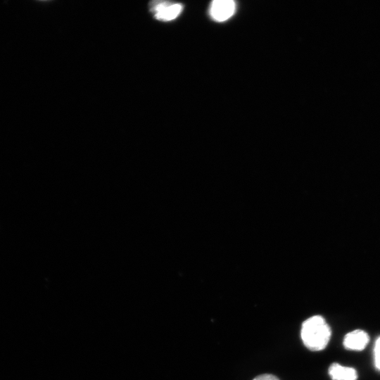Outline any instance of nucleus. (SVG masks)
Wrapping results in <instances>:
<instances>
[{
  "instance_id": "423d86ee",
  "label": "nucleus",
  "mask_w": 380,
  "mask_h": 380,
  "mask_svg": "<svg viewBox=\"0 0 380 380\" xmlns=\"http://www.w3.org/2000/svg\"><path fill=\"white\" fill-rule=\"evenodd\" d=\"M374 354L375 367L380 371V336L375 341Z\"/></svg>"
},
{
  "instance_id": "7ed1b4c3",
  "label": "nucleus",
  "mask_w": 380,
  "mask_h": 380,
  "mask_svg": "<svg viewBox=\"0 0 380 380\" xmlns=\"http://www.w3.org/2000/svg\"><path fill=\"white\" fill-rule=\"evenodd\" d=\"M235 8V3L232 0H215L210 5V13L215 20L222 22L234 13Z\"/></svg>"
},
{
  "instance_id": "0eeeda50",
  "label": "nucleus",
  "mask_w": 380,
  "mask_h": 380,
  "mask_svg": "<svg viewBox=\"0 0 380 380\" xmlns=\"http://www.w3.org/2000/svg\"><path fill=\"white\" fill-rule=\"evenodd\" d=\"M253 380H280L277 376L272 374H263L255 377Z\"/></svg>"
},
{
  "instance_id": "39448f33",
  "label": "nucleus",
  "mask_w": 380,
  "mask_h": 380,
  "mask_svg": "<svg viewBox=\"0 0 380 380\" xmlns=\"http://www.w3.org/2000/svg\"><path fill=\"white\" fill-rule=\"evenodd\" d=\"M329 375L332 380H357V373L355 369L344 367L337 362L329 365Z\"/></svg>"
},
{
  "instance_id": "f257e3e1",
  "label": "nucleus",
  "mask_w": 380,
  "mask_h": 380,
  "mask_svg": "<svg viewBox=\"0 0 380 380\" xmlns=\"http://www.w3.org/2000/svg\"><path fill=\"white\" fill-rule=\"evenodd\" d=\"M331 329L321 315L305 319L301 327L300 337L304 346L312 351H319L328 345Z\"/></svg>"
},
{
  "instance_id": "20e7f679",
  "label": "nucleus",
  "mask_w": 380,
  "mask_h": 380,
  "mask_svg": "<svg viewBox=\"0 0 380 380\" xmlns=\"http://www.w3.org/2000/svg\"><path fill=\"white\" fill-rule=\"evenodd\" d=\"M369 341L368 334L362 329H355L346 334L343 345L346 349L360 351L365 348Z\"/></svg>"
},
{
  "instance_id": "f03ea898",
  "label": "nucleus",
  "mask_w": 380,
  "mask_h": 380,
  "mask_svg": "<svg viewBox=\"0 0 380 380\" xmlns=\"http://www.w3.org/2000/svg\"><path fill=\"white\" fill-rule=\"evenodd\" d=\"M148 7L153 18L163 22L175 19L183 8L181 4L167 1H153L149 3Z\"/></svg>"
}]
</instances>
